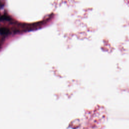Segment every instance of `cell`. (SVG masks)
Returning <instances> with one entry per match:
<instances>
[]
</instances>
